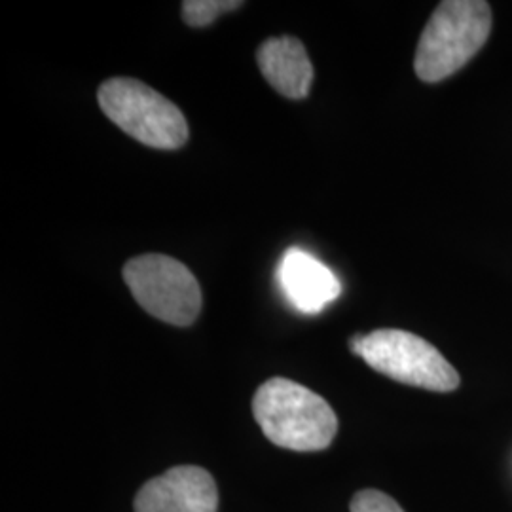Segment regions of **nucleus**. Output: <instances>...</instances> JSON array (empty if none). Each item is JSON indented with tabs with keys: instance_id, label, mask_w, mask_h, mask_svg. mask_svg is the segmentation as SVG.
Returning <instances> with one entry per match:
<instances>
[{
	"instance_id": "f257e3e1",
	"label": "nucleus",
	"mask_w": 512,
	"mask_h": 512,
	"mask_svg": "<svg viewBox=\"0 0 512 512\" xmlns=\"http://www.w3.org/2000/svg\"><path fill=\"white\" fill-rule=\"evenodd\" d=\"M253 412L266 439L285 450H325L338 431V418L330 404L287 378H272L260 385Z\"/></svg>"
},
{
	"instance_id": "f03ea898",
	"label": "nucleus",
	"mask_w": 512,
	"mask_h": 512,
	"mask_svg": "<svg viewBox=\"0 0 512 512\" xmlns=\"http://www.w3.org/2000/svg\"><path fill=\"white\" fill-rule=\"evenodd\" d=\"M492 31L484 0H446L433 12L416 50L414 69L423 82H440L473 59Z\"/></svg>"
},
{
	"instance_id": "7ed1b4c3",
	"label": "nucleus",
	"mask_w": 512,
	"mask_h": 512,
	"mask_svg": "<svg viewBox=\"0 0 512 512\" xmlns=\"http://www.w3.org/2000/svg\"><path fill=\"white\" fill-rule=\"evenodd\" d=\"M97 99L109 120L147 147L175 150L188 141L181 109L135 78H110L101 84Z\"/></svg>"
},
{
	"instance_id": "20e7f679",
	"label": "nucleus",
	"mask_w": 512,
	"mask_h": 512,
	"mask_svg": "<svg viewBox=\"0 0 512 512\" xmlns=\"http://www.w3.org/2000/svg\"><path fill=\"white\" fill-rule=\"evenodd\" d=\"M359 357L376 372L427 391L458 389L459 374L439 349L406 330H374L363 336Z\"/></svg>"
},
{
	"instance_id": "39448f33",
	"label": "nucleus",
	"mask_w": 512,
	"mask_h": 512,
	"mask_svg": "<svg viewBox=\"0 0 512 512\" xmlns=\"http://www.w3.org/2000/svg\"><path fill=\"white\" fill-rule=\"evenodd\" d=\"M124 281L143 310L175 325H192L202 311V289L183 262L165 255L131 258Z\"/></svg>"
},
{
	"instance_id": "423d86ee",
	"label": "nucleus",
	"mask_w": 512,
	"mask_h": 512,
	"mask_svg": "<svg viewBox=\"0 0 512 512\" xmlns=\"http://www.w3.org/2000/svg\"><path fill=\"white\" fill-rule=\"evenodd\" d=\"M219 490L205 469L173 467L152 478L135 497V512H217Z\"/></svg>"
},
{
	"instance_id": "0eeeda50",
	"label": "nucleus",
	"mask_w": 512,
	"mask_h": 512,
	"mask_svg": "<svg viewBox=\"0 0 512 512\" xmlns=\"http://www.w3.org/2000/svg\"><path fill=\"white\" fill-rule=\"evenodd\" d=\"M277 281L294 310L308 315L325 310L342 293L340 279L334 272L302 249H289L283 255Z\"/></svg>"
},
{
	"instance_id": "6e6552de",
	"label": "nucleus",
	"mask_w": 512,
	"mask_h": 512,
	"mask_svg": "<svg viewBox=\"0 0 512 512\" xmlns=\"http://www.w3.org/2000/svg\"><path fill=\"white\" fill-rule=\"evenodd\" d=\"M262 76L275 92L289 99L308 97L313 82V65L304 44L294 37L268 38L256 52Z\"/></svg>"
},
{
	"instance_id": "1a4fd4ad",
	"label": "nucleus",
	"mask_w": 512,
	"mask_h": 512,
	"mask_svg": "<svg viewBox=\"0 0 512 512\" xmlns=\"http://www.w3.org/2000/svg\"><path fill=\"white\" fill-rule=\"evenodd\" d=\"M243 6L239 0H186L183 2V19L190 27H207L222 14L234 12Z\"/></svg>"
},
{
	"instance_id": "9d476101",
	"label": "nucleus",
	"mask_w": 512,
	"mask_h": 512,
	"mask_svg": "<svg viewBox=\"0 0 512 512\" xmlns=\"http://www.w3.org/2000/svg\"><path fill=\"white\" fill-rule=\"evenodd\" d=\"M351 512H404L401 505L378 490H363L351 499Z\"/></svg>"
}]
</instances>
